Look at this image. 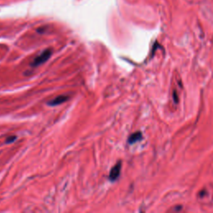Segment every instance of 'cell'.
<instances>
[{"mask_svg": "<svg viewBox=\"0 0 213 213\" xmlns=\"http://www.w3.org/2000/svg\"><path fill=\"white\" fill-rule=\"evenodd\" d=\"M141 138H142V135H141V132H137V133H133V134L128 137V143H135L137 141H140Z\"/></svg>", "mask_w": 213, "mask_h": 213, "instance_id": "obj_4", "label": "cell"}, {"mask_svg": "<svg viewBox=\"0 0 213 213\" xmlns=\"http://www.w3.org/2000/svg\"><path fill=\"white\" fill-rule=\"evenodd\" d=\"M52 49L48 48L46 50H44L41 54H39L37 56V58H35L33 61V63L31 64V66L32 67H37L43 64V63H45L51 55H52Z\"/></svg>", "mask_w": 213, "mask_h": 213, "instance_id": "obj_1", "label": "cell"}, {"mask_svg": "<svg viewBox=\"0 0 213 213\" xmlns=\"http://www.w3.org/2000/svg\"><path fill=\"white\" fill-rule=\"evenodd\" d=\"M68 98H69V97L66 95L58 96V97H57V98H53L51 102H49L48 105H50V106H57V105H60V104L64 103H65L66 101H68Z\"/></svg>", "mask_w": 213, "mask_h": 213, "instance_id": "obj_3", "label": "cell"}, {"mask_svg": "<svg viewBox=\"0 0 213 213\" xmlns=\"http://www.w3.org/2000/svg\"><path fill=\"white\" fill-rule=\"evenodd\" d=\"M122 169V161H119L117 164L114 165V167H112L111 171H110L109 179L112 181H116L118 178V176H120V172H121Z\"/></svg>", "mask_w": 213, "mask_h": 213, "instance_id": "obj_2", "label": "cell"}, {"mask_svg": "<svg viewBox=\"0 0 213 213\" xmlns=\"http://www.w3.org/2000/svg\"><path fill=\"white\" fill-rule=\"evenodd\" d=\"M173 100L175 101V103H178V97H177V95H176V92L174 91V92H173Z\"/></svg>", "mask_w": 213, "mask_h": 213, "instance_id": "obj_6", "label": "cell"}, {"mask_svg": "<svg viewBox=\"0 0 213 213\" xmlns=\"http://www.w3.org/2000/svg\"><path fill=\"white\" fill-rule=\"evenodd\" d=\"M17 139V137L16 136H11V137H9L8 138L6 139V143H12L14 142Z\"/></svg>", "mask_w": 213, "mask_h": 213, "instance_id": "obj_5", "label": "cell"}]
</instances>
